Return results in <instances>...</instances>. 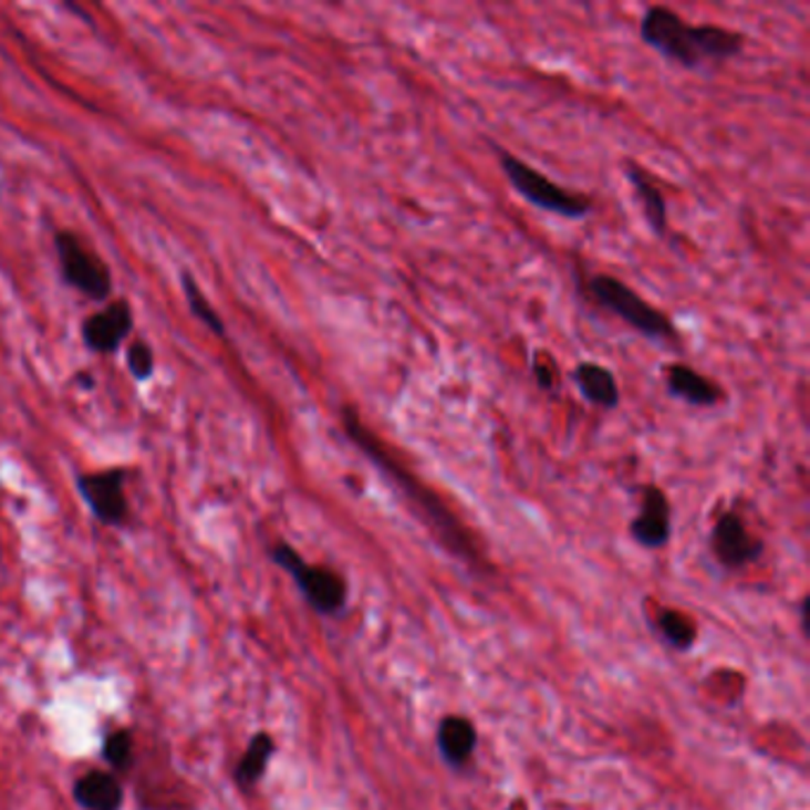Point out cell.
Instances as JSON below:
<instances>
[{"label": "cell", "mask_w": 810, "mask_h": 810, "mask_svg": "<svg viewBox=\"0 0 810 810\" xmlns=\"http://www.w3.org/2000/svg\"><path fill=\"white\" fill-rule=\"evenodd\" d=\"M640 39L685 70L704 62H723L741 53L744 34L716 24H687L666 6H654L640 22Z\"/></svg>", "instance_id": "6da1fadb"}, {"label": "cell", "mask_w": 810, "mask_h": 810, "mask_svg": "<svg viewBox=\"0 0 810 810\" xmlns=\"http://www.w3.org/2000/svg\"><path fill=\"white\" fill-rule=\"evenodd\" d=\"M343 428H345V433H347V437H350V443L360 447V449L364 451V455L381 468L383 474H387V478H393V480L399 485V488H402L404 492H407V497H412V499H414V505L430 518V523L445 534V538L449 540V544L455 547L457 552L466 554L468 549H471V544L466 542V532H464V528H461V526L455 521V518H451V513L443 507V501L437 499L428 488H424V485H420V482L416 480V476H412V474L407 471V468H404V466H402V464L391 455V449H387V447L378 440V435H376V433H371V430L362 424V418H360V414H356V409H352V407H345V409H343Z\"/></svg>", "instance_id": "7a4b0ae2"}, {"label": "cell", "mask_w": 810, "mask_h": 810, "mask_svg": "<svg viewBox=\"0 0 810 810\" xmlns=\"http://www.w3.org/2000/svg\"><path fill=\"white\" fill-rule=\"evenodd\" d=\"M588 293L602 310L623 319L630 329H635L644 338L650 340L677 338L675 323L621 279L609 277V273H596V277L588 281Z\"/></svg>", "instance_id": "3957f363"}, {"label": "cell", "mask_w": 810, "mask_h": 810, "mask_svg": "<svg viewBox=\"0 0 810 810\" xmlns=\"http://www.w3.org/2000/svg\"><path fill=\"white\" fill-rule=\"evenodd\" d=\"M499 165L518 196L526 198L532 207L542 209V212H552L565 219H582L592 212L590 198L557 186L552 178H547L513 153L499 150Z\"/></svg>", "instance_id": "277c9868"}, {"label": "cell", "mask_w": 810, "mask_h": 810, "mask_svg": "<svg viewBox=\"0 0 810 810\" xmlns=\"http://www.w3.org/2000/svg\"><path fill=\"white\" fill-rule=\"evenodd\" d=\"M271 561L295 580L304 602L321 615H335L347 604L345 580L323 565L307 563L293 547L279 542L271 547Z\"/></svg>", "instance_id": "5b68a950"}, {"label": "cell", "mask_w": 810, "mask_h": 810, "mask_svg": "<svg viewBox=\"0 0 810 810\" xmlns=\"http://www.w3.org/2000/svg\"><path fill=\"white\" fill-rule=\"evenodd\" d=\"M55 250L60 259L62 279L81 295L103 302L112 293V273L103 259L86 248V242L72 231L55 233Z\"/></svg>", "instance_id": "8992f818"}, {"label": "cell", "mask_w": 810, "mask_h": 810, "mask_svg": "<svg viewBox=\"0 0 810 810\" xmlns=\"http://www.w3.org/2000/svg\"><path fill=\"white\" fill-rule=\"evenodd\" d=\"M126 474L122 468H110L101 474L79 476L76 488L89 505L91 513L98 518L103 526L120 528L128 518V499H126Z\"/></svg>", "instance_id": "52a82bcc"}, {"label": "cell", "mask_w": 810, "mask_h": 810, "mask_svg": "<svg viewBox=\"0 0 810 810\" xmlns=\"http://www.w3.org/2000/svg\"><path fill=\"white\" fill-rule=\"evenodd\" d=\"M710 549L727 569H741L760 557L764 544L754 538L737 511H725L710 530Z\"/></svg>", "instance_id": "ba28073f"}, {"label": "cell", "mask_w": 810, "mask_h": 810, "mask_svg": "<svg viewBox=\"0 0 810 810\" xmlns=\"http://www.w3.org/2000/svg\"><path fill=\"white\" fill-rule=\"evenodd\" d=\"M134 331V312L126 300L110 302L84 321V343L98 354H112Z\"/></svg>", "instance_id": "9c48e42d"}, {"label": "cell", "mask_w": 810, "mask_h": 810, "mask_svg": "<svg viewBox=\"0 0 810 810\" xmlns=\"http://www.w3.org/2000/svg\"><path fill=\"white\" fill-rule=\"evenodd\" d=\"M630 532L646 549H658L671 540V501L656 485L642 490V509L630 523Z\"/></svg>", "instance_id": "30bf717a"}, {"label": "cell", "mask_w": 810, "mask_h": 810, "mask_svg": "<svg viewBox=\"0 0 810 810\" xmlns=\"http://www.w3.org/2000/svg\"><path fill=\"white\" fill-rule=\"evenodd\" d=\"M74 801L84 810H122L124 787L110 770H89L74 782Z\"/></svg>", "instance_id": "8fae6325"}, {"label": "cell", "mask_w": 810, "mask_h": 810, "mask_svg": "<svg viewBox=\"0 0 810 810\" xmlns=\"http://www.w3.org/2000/svg\"><path fill=\"white\" fill-rule=\"evenodd\" d=\"M668 393L677 399H685L692 407H716L723 402V387L713 383L699 371H694L687 364H673L666 371Z\"/></svg>", "instance_id": "7c38bea8"}, {"label": "cell", "mask_w": 810, "mask_h": 810, "mask_svg": "<svg viewBox=\"0 0 810 810\" xmlns=\"http://www.w3.org/2000/svg\"><path fill=\"white\" fill-rule=\"evenodd\" d=\"M578 391L590 404L602 409H615L621 404V387L611 371L594 362H580L573 371Z\"/></svg>", "instance_id": "4fadbf2b"}, {"label": "cell", "mask_w": 810, "mask_h": 810, "mask_svg": "<svg viewBox=\"0 0 810 810\" xmlns=\"http://www.w3.org/2000/svg\"><path fill=\"white\" fill-rule=\"evenodd\" d=\"M478 733L471 720L461 716H447L437 727V747L449 766L461 768L474 756Z\"/></svg>", "instance_id": "5bb4252c"}, {"label": "cell", "mask_w": 810, "mask_h": 810, "mask_svg": "<svg viewBox=\"0 0 810 810\" xmlns=\"http://www.w3.org/2000/svg\"><path fill=\"white\" fill-rule=\"evenodd\" d=\"M273 751H277V744H273V737L269 733H257L250 739L246 754H242L240 760L236 764V770H233V782H236V787L242 789V791H250L259 782H262Z\"/></svg>", "instance_id": "9a60e30c"}, {"label": "cell", "mask_w": 810, "mask_h": 810, "mask_svg": "<svg viewBox=\"0 0 810 810\" xmlns=\"http://www.w3.org/2000/svg\"><path fill=\"white\" fill-rule=\"evenodd\" d=\"M627 178L642 202V215L646 224L652 226V231L656 236H663L668 229V207L658 184L637 165H627Z\"/></svg>", "instance_id": "2e32d148"}, {"label": "cell", "mask_w": 810, "mask_h": 810, "mask_svg": "<svg viewBox=\"0 0 810 810\" xmlns=\"http://www.w3.org/2000/svg\"><path fill=\"white\" fill-rule=\"evenodd\" d=\"M103 760L110 766V772L124 775L134 766V735L128 730H112L103 739Z\"/></svg>", "instance_id": "e0dca14e"}, {"label": "cell", "mask_w": 810, "mask_h": 810, "mask_svg": "<svg viewBox=\"0 0 810 810\" xmlns=\"http://www.w3.org/2000/svg\"><path fill=\"white\" fill-rule=\"evenodd\" d=\"M184 293L188 298L193 316H196L198 321H202L209 331H215L217 335H224L226 326H224L221 316L215 312V307L209 304L207 298L200 293V288H198L196 279L190 277V273H184Z\"/></svg>", "instance_id": "ac0fdd59"}, {"label": "cell", "mask_w": 810, "mask_h": 810, "mask_svg": "<svg viewBox=\"0 0 810 810\" xmlns=\"http://www.w3.org/2000/svg\"><path fill=\"white\" fill-rule=\"evenodd\" d=\"M658 627L663 637H666L677 650H689L696 640V627L687 619L685 613L677 611H661L658 613Z\"/></svg>", "instance_id": "d6986e66"}, {"label": "cell", "mask_w": 810, "mask_h": 810, "mask_svg": "<svg viewBox=\"0 0 810 810\" xmlns=\"http://www.w3.org/2000/svg\"><path fill=\"white\" fill-rule=\"evenodd\" d=\"M126 362H128V371H132V376L136 381H148L153 376L155 354H153L150 345L143 343V340H136V343L128 347Z\"/></svg>", "instance_id": "ffe728a7"}, {"label": "cell", "mask_w": 810, "mask_h": 810, "mask_svg": "<svg viewBox=\"0 0 810 810\" xmlns=\"http://www.w3.org/2000/svg\"><path fill=\"white\" fill-rule=\"evenodd\" d=\"M532 374H534V378H538V385L542 387V391H554L559 383L557 364L549 360V356H538V360L532 362Z\"/></svg>", "instance_id": "44dd1931"}]
</instances>
